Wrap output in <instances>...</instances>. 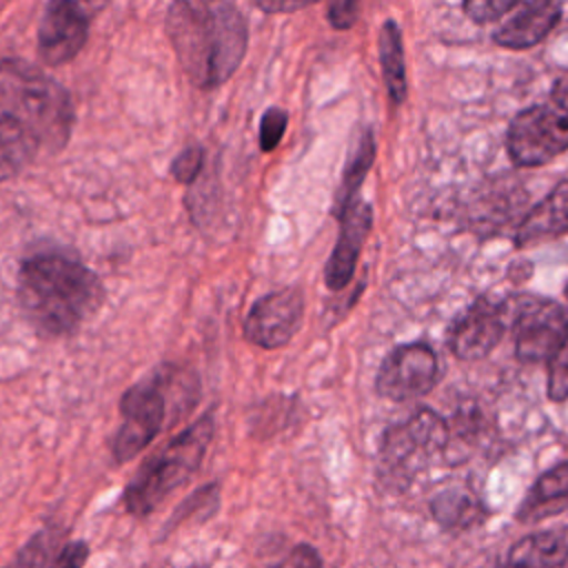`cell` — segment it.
I'll use <instances>...</instances> for the list:
<instances>
[{"mask_svg":"<svg viewBox=\"0 0 568 568\" xmlns=\"http://www.w3.org/2000/svg\"><path fill=\"white\" fill-rule=\"evenodd\" d=\"M169 40L189 80L211 91L240 67L248 24L233 2L178 0L166 11Z\"/></svg>","mask_w":568,"mask_h":568,"instance_id":"obj_1","label":"cell"},{"mask_svg":"<svg viewBox=\"0 0 568 568\" xmlns=\"http://www.w3.org/2000/svg\"><path fill=\"white\" fill-rule=\"evenodd\" d=\"M18 297L40 333L69 335L100 308L104 291L100 277L80 260L49 251L22 262Z\"/></svg>","mask_w":568,"mask_h":568,"instance_id":"obj_2","label":"cell"},{"mask_svg":"<svg viewBox=\"0 0 568 568\" xmlns=\"http://www.w3.org/2000/svg\"><path fill=\"white\" fill-rule=\"evenodd\" d=\"M0 106L51 151L67 144L75 122L69 91L22 58L0 60Z\"/></svg>","mask_w":568,"mask_h":568,"instance_id":"obj_3","label":"cell"},{"mask_svg":"<svg viewBox=\"0 0 568 568\" xmlns=\"http://www.w3.org/2000/svg\"><path fill=\"white\" fill-rule=\"evenodd\" d=\"M213 430V417L204 415L149 457L124 488L126 510L135 517H144L180 488L200 468Z\"/></svg>","mask_w":568,"mask_h":568,"instance_id":"obj_4","label":"cell"},{"mask_svg":"<svg viewBox=\"0 0 568 568\" xmlns=\"http://www.w3.org/2000/svg\"><path fill=\"white\" fill-rule=\"evenodd\" d=\"M521 362H544L568 342V308L555 300L521 295L504 304Z\"/></svg>","mask_w":568,"mask_h":568,"instance_id":"obj_5","label":"cell"},{"mask_svg":"<svg viewBox=\"0 0 568 568\" xmlns=\"http://www.w3.org/2000/svg\"><path fill=\"white\" fill-rule=\"evenodd\" d=\"M506 146L521 166L546 164L568 151V115L548 104L524 109L508 126Z\"/></svg>","mask_w":568,"mask_h":568,"instance_id":"obj_6","label":"cell"},{"mask_svg":"<svg viewBox=\"0 0 568 568\" xmlns=\"http://www.w3.org/2000/svg\"><path fill=\"white\" fill-rule=\"evenodd\" d=\"M122 424L113 437L115 462H129L162 430L166 419V395L160 379H144L131 386L120 402Z\"/></svg>","mask_w":568,"mask_h":568,"instance_id":"obj_7","label":"cell"},{"mask_svg":"<svg viewBox=\"0 0 568 568\" xmlns=\"http://www.w3.org/2000/svg\"><path fill=\"white\" fill-rule=\"evenodd\" d=\"M304 317V295L297 286H284L260 297L244 322V335L260 348L273 351L291 342Z\"/></svg>","mask_w":568,"mask_h":568,"instance_id":"obj_8","label":"cell"},{"mask_svg":"<svg viewBox=\"0 0 568 568\" xmlns=\"http://www.w3.org/2000/svg\"><path fill=\"white\" fill-rule=\"evenodd\" d=\"M437 379V357L426 344H404L386 355L379 366L375 388L382 397L406 402L433 388Z\"/></svg>","mask_w":568,"mask_h":568,"instance_id":"obj_9","label":"cell"},{"mask_svg":"<svg viewBox=\"0 0 568 568\" xmlns=\"http://www.w3.org/2000/svg\"><path fill=\"white\" fill-rule=\"evenodd\" d=\"M89 36V18L78 2L53 0L44 7L38 27V53L51 64H64L80 53Z\"/></svg>","mask_w":568,"mask_h":568,"instance_id":"obj_10","label":"cell"},{"mask_svg":"<svg viewBox=\"0 0 568 568\" xmlns=\"http://www.w3.org/2000/svg\"><path fill=\"white\" fill-rule=\"evenodd\" d=\"M506 328L504 304L486 297L473 302L450 328V348L462 359L488 355Z\"/></svg>","mask_w":568,"mask_h":568,"instance_id":"obj_11","label":"cell"},{"mask_svg":"<svg viewBox=\"0 0 568 568\" xmlns=\"http://www.w3.org/2000/svg\"><path fill=\"white\" fill-rule=\"evenodd\" d=\"M337 217L342 224L339 237L324 268V282L333 291H339L351 282L359 257V248L373 224L371 206L357 197Z\"/></svg>","mask_w":568,"mask_h":568,"instance_id":"obj_12","label":"cell"},{"mask_svg":"<svg viewBox=\"0 0 568 568\" xmlns=\"http://www.w3.org/2000/svg\"><path fill=\"white\" fill-rule=\"evenodd\" d=\"M446 444V424L444 419L422 408L415 415H410L404 424L388 428L382 446V455L386 464H404L419 450H437Z\"/></svg>","mask_w":568,"mask_h":568,"instance_id":"obj_13","label":"cell"},{"mask_svg":"<svg viewBox=\"0 0 568 568\" xmlns=\"http://www.w3.org/2000/svg\"><path fill=\"white\" fill-rule=\"evenodd\" d=\"M559 2H519L515 16L495 31V42L506 49H528L546 38V33L559 22Z\"/></svg>","mask_w":568,"mask_h":568,"instance_id":"obj_14","label":"cell"},{"mask_svg":"<svg viewBox=\"0 0 568 568\" xmlns=\"http://www.w3.org/2000/svg\"><path fill=\"white\" fill-rule=\"evenodd\" d=\"M568 231V180L559 182L532 211L521 220L515 242L519 246L537 244Z\"/></svg>","mask_w":568,"mask_h":568,"instance_id":"obj_15","label":"cell"},{"mask_svg":"<svg viewBox=\"0 0 568 568\" xmlns=\"http://www.w3.org/2000/svg\"><path fill=\"white\" fill-rule=\"evenodd\" d=\"M568 548L557 532H535L515 544L508 552L506 568H561Z\"/></svg>","mask_w":568,"mask_h":568,"instance_id":"obj_16","label":"cell"},{"mask_svg":"<svg viewBox=\"0 0 568 568\" xmlns=\"http://www.w3.org/2000/svg\"><path fill=\"white\" fill-rule=\"evenodd\" d=\"M40 142L11 115L0 111V182L16 178L38 153Z\"/></svg>","mask_w":568,"mask_h":568,"instance_id":"obj_17","label":"cell"},{"mask_svg":"<svg viewBox=\"0 0 568 568\" xmlns=\"http://www.w3.org/2000/svg\"><path fill=\"white\" fill-rule=\"evenodd\" d=\"M568 506V464H559L544 473L526 501L521 504V519H539Z\"/></svg>","mask_w":568,"mask_h":568,"instance_id":"obj_18","label":"cell"},{"mask_svg":"<svg viewBox=\"0 0 568 568\" xmlns=\"http://www.w3.org/2000/svg\"><path fill=\"white\" fill-rule=\"evenodd\" d=\"M379 64L388 98L395 104H402L406 98V62L399 27L393 20H386L379 31Z\"/></svg>","mask_w":568,"mask_h":568,"instance_id":"obj_19","label":"cell"},{"mask_svg":"<svg viewBox=\"0 0 568 568\" xmlns=\"http://www.w3.org/2000/svg\"><path fill=\"white\" fill-rule=\"evenodd\" d=\"M373 158H375V140H373V133L366 129L362 133V138L357 140V146L353 149L351 160L344 169L342 184H339L337 197H335V215H339L355 200L357 189L362 186V182L373 164Z\"/></svg>","mask_w":568,"mask_h":568,"instance_id":"obj_20","label":"cell"},{"mask_svg":"<svg viewBox=\"0 0 568 568\" xmlns=\"http://www.w3.org/2000/svg\"><path fill=\"white\" fill-rule=\"evenodd\" d=\"M62 535L58 528H44L33 535L13 561V568H55L62 552Z\"/></svg>","mask_w":568,"mask_h":568,"instance_id":"obj_21","label":"cell"},{"mask_svg":"<svg viewBox=\"0 0 568 568\" xmlns=\"http://www.w3.org/2000/svg\"><path fill=\"white\" fill-rule=\"evenodd\" d=\"M286 124H288V113L282 106H268L260 120V149L273 151L282 142Z\"/></svg>","mask_w":568,"mask_h":568,"instance_id":"obj_22","label":"cell"},{"mask_svg":"<svg viewBox=\"0 0 568 568\" xmlns=\"http://www.w3.org/2000/svg\"><path fill=\"white\" fill-rule=\"evenodd\" d=\"M202 166H204V149H202L200 144H191V146L182 149V151L173 158V162H171V173H173V178H175L178 182L189 184V182H193V180L200 175Z\"/></svg>","mask_w":568,"mask_h":568,"instance_id":"obj_23","label":"cell"},{"mask_svg":"<svg viewBox=\"0 0 568 568\" xmlns=\"http://www.w3.org/2000/svg\"><path fill=\"white\" fill-rule=\"evenodd\" d=\"M548 397L555 402L568 397V342L548 362Z\"/></svg>","mask_w":568,"mask_h":568,"instance_id":"obj_24","label":"cell"},{"mask_svg":"<svg viewBox=\"0 0 568 568\" xmlns=\"http://www.w3.org/2000/svg\"><path fill=\"white\" fill-rule=\"evenodd\" d=\"M519 7V0H468L464 2V11L475 20V22H490L508 11H515Z\"/></svg>","mask_w":568,"mask_h":568,"instance_id":"obj_25","label":"cell"},{"mask_svg":"<svg viewBox=\"0 0 568 568\" xmlns=\"http://www.w3.org/2000/svg\"><path fill=\"white\" fill-rule=\"evenodd\" d=\"M433 510L442 521H450V519H464L466 515L475 513V504L464 493H442L435 499Z\"/></svg>","mask_w":568,"mask_h":568,"instance_id":"obj_26","label":"cell"},{"mask_svg":"<svg viewBox=\"0 0 568 568\" xmlns=\"http://www.w3.org/2000/svg\"><path fill=\"white\" fill-rule=\"evenodd\" d=\"M357 4L351 0H342V2H333L328 4V22L333 29H348L355 24L357 20Z\"/></svg>","mask_w":568,"mask_h":568,"instance_id":"obj_27","label":"cell"},{"mask_svg":"<svg viewBox=\"0 0 568 568\" xmlns=\"http://www.w3.org/2000/svg\"><path fill=\"white\" fill-rule=\"evenodd\" d=\"M87 555H89V548L84 541H69L64 544L55 568H82L87 561Z\"/></svg>","mask_w":568,"mask_h":568,"instance_id":"obj_28","label":"cell"},{"mask_svg":"<svg viewBox=\"0 0 568 568\" xmlns=\"http://www.w3.org/2000/svg\"><path fill=\"white\" fill-rule=\"evenodd\" d=\"M291 568H322L320 552L308 544H297L291 550Z\"/></svg>","mask_w":568,"mask_h":568,"instance_id":"obj_29","label":"cell"},{"mask_svg":"<svg viewBox=\"0 0 568 568\" xmlns=\"http://www.w3.org/2000/svg\"><path fill=\"white\" fill-rule=\"evenodd\" d=\"M255 7L262 9L264 13H293V11L306 9L308 2H277V0L264 2V0H260V2H255Z\"/></svg>","mask_w":568,"mask_h":568,"instance_id":"obj_30","label":"cell"},{"mask_svg":"<svg viewBox=\"0 0 568 568\" xmlns=\"http://www.w3.org/2000/svg\"><path fill=\"white\" fill-rule=\"evenodd\" d=\"M552 102L555 106L568 115V78H561L552 89Z\"/></svg>","mask_w":568,"mask_h":568,"instance_id":"obj_31","label":"cell"}]
</instances>
